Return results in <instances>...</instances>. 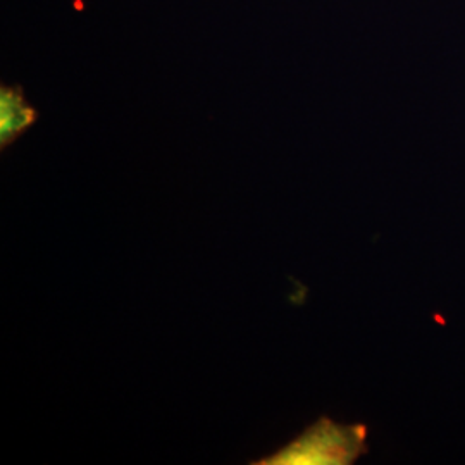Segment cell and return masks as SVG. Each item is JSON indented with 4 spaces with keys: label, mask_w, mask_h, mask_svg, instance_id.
I'll use <instances>...</instances> for the list:
<instances>
[{
    "label": "cell",
    "mask_w": 465,
    "mask_h": 465,
    "mask_svg": "<svg viewBox=\"0 0 465 465\" xmlns=\"http://www.w3.org/2000/svg\"><path fill=\"white\" fill-rule=\"evenodd\" d=\"M367 453L364 424H338L321 417L276 453L255 465H350Z\"/></svg>",
    "instance_id": "cell-1"
},
{
    "label": "cell",
    "mask_w": 465,
    "mask_h": 465,
    "mask_svg": "<svg viewBox=\"0 0 465 465\" xmlns=\"http://www.w3.org/2000/svg\"><path fill=\"white\" fill-rule=\"evenodd\" d=\"M0 136L2 147L11 145L19 134L34 124L36 113L26 104L23 92L17 88H2L0 99Z\"/></svg>",
    "instance_id": "cell-2"
}]
</instances>
